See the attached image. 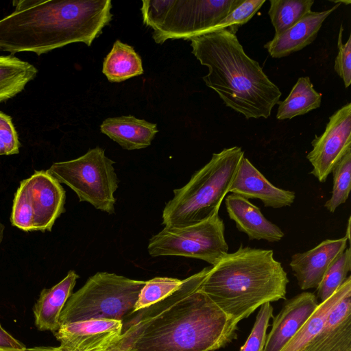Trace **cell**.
<instances>
[{
	"mask_svg": "<svg viewBox=\"0 0 351 351\" xmlns=\"http://www.w3.org/2000/svg\"><path fill=\"white\" fill-rule=\"evenodd\" d=\"M25 346L8 332L0 324V351H22Z\"/></svg>",
	"mask_w": 351,
	"mask_h": 351,
	"instance_id": "cell-34",
	"label": "cell"
},
{
	"mask_svg": "<svg viewBox=\"0 0 351 351\" xmlns=\"http://www.w3.org/2000/svg\"><path fill=\"white\" fill-rule=\"evenodd\" d=\"M350 269L351 252L348 247L331 263L316 288L320 302L328 300L346 281Z\"/></svg>",
	"mask_w": 351,
	"mask_h": 351,
	"instance_id": "cell-26",
	"label": "cell"
},
{
	"mask_svg": "<svg viewBox=\"0 0 351 351\" xmlns=\"http://www.w3.org/2000/svg\"><path fill=\"white\" fill-rule=\"evenodd\" d=\"M210 268L182 280L166 298L132 313L123 322L114 346L124 351H215L236 339L238 324L201 290Z\"/></svg>",
	"mask_w": 351,
	"mask_h": 351,
	"instance_id": "cell-1",
	"label": "cell"
},
{
	"mask_svg": "<svg viewBox=\"0 0 351 351\" xmlns=\"http://www.w3.org/2000/svg\"><path fill=\"white\" fill-rule=\"evenodd\" d=\"M123 321L89 319L61 325L54 336L64 351H106L118 341Z\"/></svg>",
	"mask_w": 351,
	"mask_h": 351,
	"instance_id": "cell-11",
	"label": "cell"
},
{
	"mask_svg": "<svg viewBox=\"0 0 351 351\" xmlns=\"http://www.w3.org/2000/svg\"><path fill=\"white\" fill-rule=\"evenodd\" d=\"M332 195L324 207L330 212L336 209L348 199L351 187V150L347 152L334 167Z\"/></svg>",
	"mask_w": 351,
	"mask_h": 351,
	"instance_id": "cell-27",
	"label": "cell"
},
{
	"mask_svg": "<svg viewBox=\"0 0 351 351\" xmlns=\"http://www.w3.org/2000/svg\"><path fill=\"white\" fill-rule=\"evenodd\" d=\"M102 72L109 82H121L143 74L141 58L133 47L117 40L104 60Z\"/></svg>",
	"mask_w": 351,
	"mask_h": 351,
	"instance_id": "cell-22",
	"label": "cell"
},
{
	"mask_svg": "<svg viewBox=\"0 0 351 351\" xmlns=\"http://www.w3.org/2000/svg\"><path fill=\"white\" fill-rule=\"evenodd\" d=\"M192 53L208 69L203 77L224 104L246 119H267L282 95L236 34L221 29L190 39Z\"/></svg>",
	"mask_w": 351,
	"mask_h": 351,
	"instance_id": "cell-3",
	"label": "cell"
},
{
	"mask_svg": "<svg viewBox=\"0 0 351 351\" xmlns=\"http://www.w3.org/2000/svg\"><path fill=\"white\" fill-rule=\"evenodd\" d=\"M108 351H124V350L120 349L119 348H118V347H117L115 346H113L110 348H109L108 350Z\"/></svg>",
	"mask_w": 351,
	"mask_h": 351,
	"instance_id": "cell-37",
	"label": "cell"
},
{
	"mask_svg": "<svg viewBox=\"0 0 351 351\" xmlns=\"http://www.w3.org/2000/svg\"><path fill=\"white\" fill-rule=\"evenodd\" d=\"M243 0H150L141 8L144 25L158 44L206 34Z\"/></svg>",
	"mask_w": 351,
	"mask_h": 351,
	"instance_id": "cell-6",
	"label": "cell"
},
{
	"mask_svg": "<svg viewBox=\"0 0 351 351\" xmlns=\"http://www.w3.org/2000/svg\"><path fill=\"white\" fill-rule=\"evenodd\" d=\"M322 102V94L317 92L309 77H301L293 86L288 97L279 101L276 118L291 119L318 108Z\"/></svg>",
	"mask_w": 351,
	"mask_h": 351,
	"instance_id": "cell-24",
	"label": "cell"
},
{
	"mask_svg": "<svg viewBox=\"0 0 351 351\" xmlns=\"http://www.w3.org/2000/svg\"><path fill=\"white\" fill-rule=\"evenodd\" d=\"M244 152L234 146L213 154L208 163L195 171L162 211L165 227L179 228L204 221L219 213Z\"/></svg>",
	"mask_w": 351,
	"mask_h": 351,
	"instance_id": "cell-5",
	"label": "cell"
},
{
	"mask_svg": "<svg viewBox=\"0 0 351 351\" xmlns=\"http://www.w3.org/2000/svg\"><path fill=\"white\" fill-rule=\"evenodd\" d=\"M11 224L25 232L34 231V212L25 181L20 182L13 199Z\"/></svg>",
	"mask_w": 351,
	"mask_h": 351,
	"instance_id": "cell-29",
	"label": "cell"
},
{
	"mask_svg": "<svg viewBox=\"0 0 351 351\" xmlns=\"http://www.w3.org/2000/svg\"><path fill=\"white\" fill-rule=\"evenodd\" d=\"M0 20V50L38 56L74 43L90 46L112 19L110 0H15Z\"/></svg>",
	"mask_w": 351,
	"mask_h": 351,
	"instance_id": "cell-2",
	"label": "cell"
},
{
	"mask_svg": "<svg viewBox=\"0 0 351 351\" xmlns=\"http://www.w3.org/2000/svg\"><path fill=\"white\" fill-rule=\"evenodd\" d=\"M304 351H351V290L335 305Z\"/></svg>",
	"mask_w": 351,
	"mask_h": 351,
	"instance_id": "cell-16",
	"label": "cell"
},
{
	"mask_svg": "<svg viewBox=\"0 0 351 351\" xmlns=\"http://www.w3.org/2000/svg\"><path fill=\"white\" fill-rule=\"evenodd\" d=\"M145 282L114 273H96L69 297L60 317V326L89 319L123 321L133 313Z\"/></svg>",
	"mask_w": 351,
	"mask_h": 351,
	"instance_id": "cell-7",
	"label": "cell"
},
{
	"mask_svg": "<svg viewBox=\"0 0 351 351\" xmlns=\"http://www.w3.org/2000/svg\"><path fill=\"white\" fill-rule=\"evenodd\" d=\"M182 282V280L170 277H156L146 280L134 305L133 313L164 299L177 289Z\"/></svg>",
	"mask_w": 351,
	"mask_h": 351,
	"instance_id": "cell-28",
	"label": "cell"
},
{
	"mask_svg": "<svg viewBox=\"0 0 351 351\" xmlns=\"http://www.w3.org/2000/svg\"><path fill=\"white\" fill-rule=\"evenodd\" d=\"M288 282L273 250L241 244L210 268L201 290L238 324L263 304L285 299Z\"/></svg>",
	"mask_w": 351,
	"mask_h": 351,
	"instance_id": "cell-4",
	"label": "cell"
},
{
	"mask_svg": "<svg viewBox=\"0 0 351 351\" xmlns=\"http://www.w3.org/2000/svg\"><path fill=\"white\" fill-rule=\"evenodd\" d=\"M339 5L340 3H337L326 10L311 11L289 29L274 36L264 47L274 58L288 56L304 49L315 40L324 21Z\"/></svg>",
	"mask_w": 351,
	"mask_h": 351,
	"instance_id": "cell-18",
	"label": "cell"
},
{
	"mask_svg": "<svg viewBox=\"0 0 351 351\" xmlns=\"http://www.w3.org/2000/svg\"><path fill=\"white\" fill-rule=\"evenodd\" d=\"M100 130L127 150L149 146L158 132L156 124L132 115L107 118L101 124Z\"/></svg>",
	"mask_w": 351,
	"mask_h": 351,
	"instance_id": "cell-20",
	"label": "cell"
},
{
	"mask_svg": "<svg viewBox=\"0 0 351 351\" xmlns=\"http://www.w3.org/2000/svg\"><path fill=\"white\" fill-rule=\"evenodd\" d=\"M114 163L105 155L104 149L96 147L75 159L53 162L47 171L72 189L80 202L113 214L114 193L119 183Z\"/></svg>",
	"mask_w": 351,
	"mask_h": 351,
	"instance_id": "cell-8",
	"label": "cell"
},
{
	"mask_svg": "<svg viewBox=\"0 0 351 351\" xmlns=\"http://www.w3.org/2000/svg\"><path fill=\"white\" fill-rule=\"evenodd\" d=\"M22 351H64L60 349L59 347H51V346H35L33 348H25ZM108 351V350H106Z\"/></svg>",
	"mask_w": 351,
	"mask_h": 351,
	"instance_id": "cell-35",
	"label": "cell"
},
{
	"mask_svg": "<svg viewBox=\"0 0 351 351\" xmlns=\"http://www.w3.org/2000/svg\"><path fill=\"white\" fill-rule=\"evenodd\" d=\"M350 290V276L328 300L319 304L300 330L280 351H304L320 332L335 305Z\"/></svg>",
	"mask_w": 351,
	"mask_h": 351,
	"instance_id": "cell-21",
	"label": "cell"
},
{
	"mask_svg": "<svg viewBox=\"0 0 351 351\" xmlns=\"http://www.w3.org/2000/svg\"><path fill=\"white\" fill-rule=\"evenodd\" d=\"M311 145L313 149L306 156L313 166L310 173L320 182H324L337 164L351 150L350 103L329 117L324 132L315 136Z\"/></svg>",
	"mask_w": 351,
	"mask_h": 351,
	"instance_id": "cell-10",
	"label": "cell"
},
{
	"mask_svg": "<svg viewBox=\"0 0 351 351\" xmlns=\"http://www.w3.org/2000/svg\"><path fill=\"white\" fill-rule=\"evenodd\" d=\"M265 2V0H243L226 17L211 28L208 33L226 29L236 34L239 28L247 23Z\"/></svg>",
	"mask_w": 351,
	"mask_h": 351,
	"instance_id": "cell-30",
	"label": "cell"
},
{
	"mask_svg": "<svg viewBox=\"0 0 351 351\" xmlns=\"http://www.w3.org/2000/svg\"><path fill=\"white\" fill-rule=\"evenodd\" d=\"M342 25L339 28L337 40L338 53L335 60L334 69L337 75L343 80L346 88L351 83V36L347 42H342Z\"/></svg>",
	"mask_w": 351,
	"mask_h": 351,
	"instance_id": "cell-33",
	"label": "cell"
},
{
	"mask_svg": "<svg viewBox=\"0 0 351 351\" xmlns=\"http://www.w3.org/2000/svg\"><path fill=\"white\" fill-rule=\"evenodd\" d=\"M224 230L219 213L187 226L165 227L149 239L147 250L153 257L184 256L214 266L228 253Z\"/></svg>",
	"mask_w": 351,
	"mask_h": 351,
	"instance_id": "cell-9",
	"label": "cell"
},
{
	"mask_svg": "<svg viewBox=\"0 0 351 351\" xmlns=\"http://www.w3.org/2000/svg\"><path fill=\"white\" fill-rule=\"evenodd\" d=\"M268 11L275 35H279L311 12L314 0H270Z\"/></svg>",
	"mask_w": 351,
	"mask_h": 351,
	"instance_id": "cell-25",
	"label": "cell"
},
{
	"mask_svg": "<svg viewBox=\"0 0 351 351\" xmlns=\"http://www.w3.org/2000/svg\"><path fill=\"white\" fill-rule=\"evenodd\" d=\"M225 204L229 217L249 239L278 242L283 238L282 230L267 220L260 208L248 199L232 193L225 197Z\"/></svg>",
	"mask_w": 351,
	"mask_h": 351,
	"instance_id": "cell-17",
	"label": "cell"
},
{
	"mask_svg": "<svg viewBox=\"0 0 351 351\" xmlns=\"http://www.w3.org/2000/svg\"><path fill=\"white\" fill-rule=\"evenodd\" d=\"M319 304L311 292H303L287 300L279 313L273 317L272 327L267 335L263 351H280Z\"/></svg>",
	"mask_w": 351,
	"mask_h": 351,
	"instance_id": "cell-15",
	"label": "cell"
},
{
	"mask_svg": "<svg viewBox=\"0 0 351 351\" xmlns=\"http://www.w3.org/2000/svg\"><path fill=\"white\" fill-rule=\"evenodd\" d=\"M4 230H5V226L0 221V245L3 241V235H4Z\"/></svg>",
	"mask_w": 351,
	"mask_h": 351,
	"instance_id": "cell-36",
	"label": "cell"
},
{
	"mask_svg": "<svg viewBox=\"0 0 351 351\" xmlns=\"http://www.w3.org/2000/svg\"><path fill=\"white\" fill-rule=\"evenodd\" d=\"M229 192L245 199H258L265 207L290 206L294 202L293 191L272 184L245 156L239 165Z\"/></svg>",
	"mask_w": 351,
	"mask_h": 351,
	"instance_id": "cell-13",
	"label": "cell"
},
{
	"mask_svg": "<svg viewBox=\"0 0 351 351\" xmlns=\"http://www.w3.org/2000/svg\"><path fill=\"white\" fill-rule=\"evenodd\" d=\"M32 64L12 55L0 56V102L21 92L37 75Z\"/></svg>",
	"mask_w": 351,
	"mask_h": 351,
	"instance_id": "cell-23",
	"label": "cell"
},
{
	"mask_svg": "<svg viewBox=\"0 0 351 351\" xmlns=\"http://www.w3.org/2000/svg\"><path fill=\"white\" fill-rule=\"evenodd\" d=\"M21 143L12 117L0 111V155L19 154Z\"/></svg>",
	"mask_w": 351,
	"mask_h": 351,
	"instance_id": "cell-32",
	"label": "cell"
},
{
	"mask_svg": "<svg viewBox=\"0 0 351 351\" xmlns=\"http://www.w3.org/2000/svg\"><path fill=\"white\" fill-rule=\"evenodd\" d=\"M79 276L70 270L58 283L49 289H43L34 304L35 325L38 330L55 333L60 328V317Z\"/></svg>",
	"mask_w": 351,
	"mask_h": 351,
	"instance_id": "cell-19",
	"label": "cell"
},
{
	"mask_svg": "<svg viewBox=\"0 0 351 351\" xmlns=\"http://www.w3.org/2000/svg\"><path fill=\"white\" fill-rule=\"evenodd\" d=\"M347 237L326 239L315 247L291 256L289 266L302 290L317 288L331 263L347 248Z\"/></svg>",
	"mask_w": 351,
	"mask_h": 351,
	"instance_id": "cell-14",
	"label": "cell"
},
{
	"mask_svg": "<svg viewBox=\"0 0 351 351\" xmlns=\"http://www.w3.org/2000/svg\"><path fill=\"white\" fill-rule=\"evenodd\" d=\"M273 311L270 302H266L260 306L252 331L239 351H263L269 322L274 317Z\"/></svg>",
	"mask_w": 351,
	"mask_h": 351,
	"instance_id": "cell-31",
	"label": "cell"
},
{
	"mask_svg": "<svg viewBox=\"0 0 351 351\" xmlns=\"http://www.w3.org/2000/svg\"><path fill=\"white\" fill-rule=\"evenodd\" d=\"M25 181L34 208L35 230L51 232L56 219L65 212L64 189L47 170L35 171Z\"/></svg>",
	"mask_w": 351,
	"mask_h": 351,
	"instance_id": "cell-12",
	"label": "cell"
}]
</instances>
